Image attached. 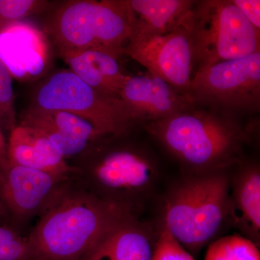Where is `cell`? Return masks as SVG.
Returning <instances> with one entry per match:
<instances>
[{
    "label": "cell",
    "instance_id": "obj_1",
    "mask_svg": "<svg viewBox=\"0 0 260 260\" xmlns=\"http://www.w3.org/2000/svg\"><path fill=\"white\" fill-rule=\"evenodd\" d=\"M145 129L189 174L229 171L244 162L252 128L242 116L194 103Z\"/></svg>",
    "mask_w": 260,
    "mask_h": 260
},
{
    "label": "cell",
    "instance_id": "obj_2",
    "mask_svg": "<svg viewBox=\"0 0 260 260\" xmlns=\"http://www.w3.org/2000/svg\"><path fill=\"white\" fill-rule=\"evenodd\" d=\"M121 136L106 137L92 143L78 155L81 162L70 166L73 179L85 191L138 215L158 181V162L148 149L123 143Z\"/></svg>",
    "mask_w": 260,
    "mask_h": 260
},
{
    "label": "cell",
    "instance_id": "obj_3",
    "mask_svg": "<svg viewBox=\"0 0 260 260\" xmlns=\"http://www.w3.org/2000/svg\"><path fill=\"white\" fill-rule=\"evenodd\" d=\"M127 214L97 199L73 178L29 233L36 260H81L103 233Z\"/></svg>",
    "mask_w": 260,
    "mask_h": 260
},
{
    "label": "cell",
    "instance_id": "obj_4",
    "mask_svg": "<svg viewBox=\"0 0 260 260\" xmlns=\"http://www.w3.org/2000/svg\"><path fill=\"white\" fill-rule=\"evenodd\" d=\"M228 172L189 174L167 195L162 220L190 254L198 253L230 222Z\"/></svg>",
    "mask_w": 260,
    "mask_h": 260
},
{
    "label": "cell",
    "instance_id": "obj_5",
    "mask_svg": "<svg viewBox=\"0 0 260 260\" xmlns=\"http://www.w3.org/2000/svg\"><path fill=\"white\" fill-rule=\"evenodd\" d=\"M134 24L127 0H75L56 9L45 29L59 56L99 50L119 59Z\"/></svg>",
    "mask_w": 260,
    "mask_h": 260
},
{
    "label": "cell",
    "instance_id": "obj_6",
    "mask_svg": "<svg viewBox=\"0 0 260 260\" xmlns=\"http://www.w3.org/2000/svg\"><path fill=\"white\" fill-rule=\"evenodd\" d=\"M189 28L194 73L216 63L260 51V32L246 20L233 0L197 1Z\"/></svg>",
    "mask_w": 260,
    "mask_h": 260
},
{
    "label": "cell",
    "instance_id": "obj_7",
    "mask_svg": "<svg viewBox=\"0 0 260 260\" xmlns=\"http://www.w3.org/2000/svg\"><path fill=\"white\" fill-rule=\"evenodd\" d=\"M32 107L74 114L106 136L128 135L138 124L121 99L97 91L70 70L44 80L32 96Z\"/></svg>",
    "mask_w": 260,
    "mask_h": 260
},
{
    "label": "cell",
    "instance_id": "obj_8",
    "mask_svg": "<svg viewBox=\"0 0 260 260\" xmlns=\"http://www.w3.org/2000/svg\"><path fill=\"white\" fill-rule=\"evenodd\" d=\"M189 95L199 105L241 116L259 112L260 51L197 70Z\"/></svg>",
    "mask_w": 260,
    "mask_h": 260
},
{
    "label": "cell",
    "instance_id": "obj_9",
    "mask_svg": "<svg viewBox=\"0 0 260 260\" xmlns=\"http://www.w3.org/2000/svg\"><path fill=\"white\" fill-rule=\"evenodd\" d=\"M124 55L143 65L150 74L189 94L194 59L189 23L161 36L133 34Z\"/></svg>",
    "mask_w": 260,
    "mask_h": 260
},
{
    "label": "cell",
    "instance_id": "obj_10",
    "mask_svg": "<svg viewBox=\"0 0 260 260\" xmlns=\"http://www.w3.org/2000/svg\"><path fill=\"white\" fill-rule=\"evenodd\" d=\"M73 179L20 167H0V201L15 225H25L45 213Z\"/></svg>",
    "mask_w": 260,
    "mask_h": 260
},
{
    "label": "cell",
    "instance_id": "obj_11",
    "mask_svg": "<svg viewBox=\"0 0 260 260\" xmlns=\"http://www.w3.org/2000/svg\"><path fill=\"white\" fill-rule=\"evenodd\" d=\"M50 45L45 32L29 22H17L0 28V59L13 78L27 81L47 73Z\"/></svg>",
    "mask_w": 260,
    "mask_h": 260
},
{
    "label": "cell",
    "instance_id": "obj_12",
    "mask_svg": "<svg viewBox=\"0 0 260 260\" xmlns=\"http://www.w3.org/2000/svg\"><path fill=\"white\" fill-rule=\"evenodd\" d=\"M120 99L135 121L142 124L165 119L196 103L189 94L177 90L149 73L128 75Z\"/></svg>",
    "mask_w": 260,
    "mask_h": 260
},
{
    "label": "cell",
    "instance_id": "obj_13",
    "mask_svg": "<svg viewBox=\"0 0 260 260\" xmlns=\"http://www.w3.org/2000/svg\"><path fill=\"white\" fill-rule=\"evenodd\" d=\"M20 124L42 133L68 161L78 156L92 143L109 137L74 114L32 106L22 114Z\"/></svg>",
    "mask_w": 260,
    "mask_h": 260
},
{
    "label": "cell",
    "instance_id": "obj_14",
    "mask_svg": "<svg viewBox=\"0 0 260 260\" xmlns=\"http://www.w3.org/2000/svg\"><path fill=\"white\" fill-rule=\"evenodd\" d=\"M157 227L127 214L103 233L81 260H152Z\"/></svg>",
    "mask_w": 260,
    "mask_h": 260
},
{
    "label": "cell",
    "instance_id": "obj_15",
    "mask_svg": "<svg viewBox=\"0 0 260 260\" xmlns=\"http://www.w3.org/2000/svg\"><path fill=\"white\" fill-rule=\"evenodd\" d=\"M8 161L57 175L73 176V168L37 129L17 124L10 133Z\"/></svg>",
    "mask_w": 260,
    "mask_h": 260
},
{
    "label": "cell",
    "instance_id": "obj_16",
    "mask_svg": "<svg viewBox=\"0 0 260 260\" xmlns=\"http://www.w3.org/2000/svg\"><path fill=\"white\" fill-rule=\"evenodd\" d=\"M231 179L230 222L259 246L260 172L256 164L243 162Z\"/></svg>",
    "mask_w": 260,
    "mask_h": 260
},
{
    "label": "cell",
    "instance_id": "obj_17",
    "mask_svg": "<svg viewBox=\"0 0 260 260\" xmlns=\"http://www.w3.org/2000/svg\"><path fill=\"white\" fill-rule=\"evenodd\" d=\"M134 15L135 35L161 36L187 25L197 1L127 0Z\"/></svg>",
    "mask_w": 260,
    "mask_h": 260
},
{
    "label": "cell",
    "instance_id": "obj_18",
    "mask_svg": "<svg viewBox=\"0 0 260 260\" xmlns=\"http://www.w3.org/2000/svg\"><path fill=\"white\" fill-rule=\"evenodd\" d=\"M73 72L84 83L103 94L120 99L124 74L119 59L99 50L70 53L60 56Z\"/></svg>",
    "mask_w": 260,
    "mask_h": 260
},
{
    "label": "cell",
    "instance_id": "obj_19",
    "mask_svg": "<svg viewBox=\"0 0 260 260\" xmlns=\"http://www.w3.org/2000/svg\"><path fill=\"white\" fill-rule=\"evenodd\" d=\"M205 260H260L259 248L245 237L230 235L210 244Z\"/></svg>",
    "mask_w": 260,
    "mask_h": 260
},
{
    "label": "cell",
    "instance_id": "obj_20",
    "mask_svg": "<svg viewBox=\"0 0 260 260\" xmlns=\"http://www.w3.org/2000/svg\"><path fill=\"white\" fill-rule=\"evenodd\" d=\"M51 5L44 0H0V28L44 13Z\"/></svg>",
    "mask_w": 260,
    "mask_h": 260
},
{
    "label": "cell",
    "instance_id": "obj_21",
    "mask_svg": "<svg viewBox=\"0 0 260 260\" xmlns=\"http://www.w3.org/2000/svg\"><path fill=\"white\" fill-rule=\"evenodd\" d=\"M13 78L0 59V127L10 133L17 125Z\"/></svg>",
    "mask_w": 260,
    "mask_h": 260
},
{
    "label": "cell",
    "instance_id": "obj_22",
    "mask_svg": "<svg viewBox=\"0 0 260 260\" xmlns=\"http://www.w3.org/2000/svg\"><path fill=\"white\" fill-rule=\"evenodd\" d=\"M152 260H194L191 254L168 230L162 218L157 226V239Z\"/></svg>",
    "mask_w": 260,
    "mask_h": 260
},
{
    "label": "cell",
    "instance_id": "obj_23",
    "mask_svg": "<svg viewBox=\"0 0 260 260\" xmlns=\"http://www.w3.org/2000/svg\"><path fill=\"white\" fill-rule=\"evenodd\" d=\"M0 260H36L28 237H21L0 245Z\"/></svg>",
    "mask_w": 260,
    "mask_h": 260
},
{
    "label": "cell",
    "instance_id": "obj_24",
    "mask_svg": "<svg viewBox=\"0 0 260 260\" xmlns=\"http://www.w3.org/2000/svg\"><path fill=\"white\" fill-rule=\"evenodd\" d=\"M246 20L260 32L259 0H233Z\"/></svg>",
    "mask_w": 260,
    "mask_h": 260
},
{
    "label": "cell",
    "instance_id": "obj_25",
    "mask_svg": "<svg viewBox=\"0 0 260 260\" xmlns=\"http://www.w3.org/2000/svg\"><path fill=\"white\" fill-rule=\"evenodd\" d=\"M23 237L18 228L6 223H0V245Z\"/></svg>",
    "mask_w": 260,
    "mask_h": 260
},
{
    "label": "cell",
    "instance_id": "obj_26",
    "mask_svg": "<svg viewBox=\"0 0 260 260\" xmlns=\"http://www.w3.org/2000/svg\"><path fill=\"white\" fill-rule=\"evenodd\" d=\"M8 162V144L6 143L3 129L0 127V167H3Z\"/></svg>",
    "mask_w": 260,
    "mask_h": 260
},
{
    "label": "cell",
    "instance_id": "obj_27",
    "mask_svg": "<svg viewBox=\"0 0 260 260\" xmlns=\"http://www.w3.org/2000/svg\"><path fill=\"white\" fill-rule=\"evenodd\" d=\"M10 216L8 212L3 206V203L0 201V223H5L6 220H9Z\"/></svg>",
    "mask_w": 260,
    "mask_h": 260
}]
</instances>
